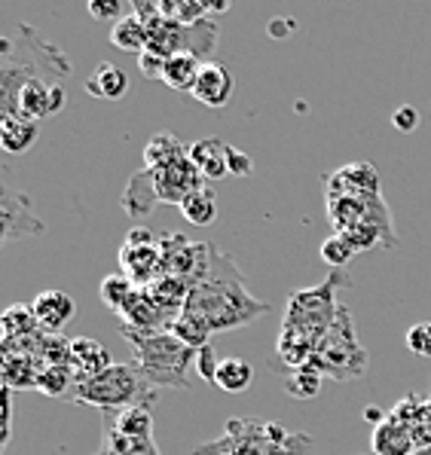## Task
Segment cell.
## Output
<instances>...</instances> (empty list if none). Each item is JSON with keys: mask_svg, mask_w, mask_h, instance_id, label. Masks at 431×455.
Returning <instances> with one entry per match:
<instances>
[{"mask_svg": "<svg viewBox=\"0 0 431 455\" xmlns=\"http://www.w3.org/2000/svg\"><path fill=\"white\" fill-rule=\"evenodd\" d=\"M229 144H224L220 138H203V141L190 144V159L193 165L203 172L205 180H220L229 174Z\"/></svg>", "mask_w": 431, "mask_h": 455, "instance_id": "obj_18", "label": "cell"}, {"mask_svg": "<svg viewBox=\"0 0 431 455\" xmlns=\"http://www.w3.org/2000/svg\"><path fill=\"white\" fill-rule=\"evenodd\" d=\"M352 278L349 272H331L328 282L315 284V288L294 291L288 297V309L282 318L279 342H275V355L284 363L282 370H300L309 367L315 346L322 342V336L331 331L333 318L339 312V288H349Z\"/></svg>", "mask_w": 431, "mask_h": 455, "instance_id": "obj_1", "label": "cell"}, {"mask_svg": "<svg viewBox=\"0 0 431 455\" xmlns=\"http://www.w3.org/2000/svg\"><path fill=\"white\" fill-rule=\"evenodd\" d=\"M284 391H288L291 397H297V401H312V397H318V391H322V376L309 367L288 370V376H284Z\"/></svg>", "mask_w": 431, "mask_h": 455, "instance_id": "obj_33", "label": "cell"}, {"mask_svg": "<svg viewBox=\"0 0 431 455\" xmlns=\"http://www.w3.org/2000/svg\"><path fill=\"white\" fill-rule=\"evenodd\" d=\"M251 382H254V367L245 358H220L218 379H214L218 388L229 391V395H239V391H245Z\"/></svg>", "mask_w": 431, "mask_h": 455, "instance_id": "obj_29", "label": "cell"}, {"mask_svg": "<svg viewBox=\"0 0 431 455\" xmlns=\"http://www.w3.org/2000/svg\"><path fill=\"white\" fill-rule=\"evenodd\" d=\"M71 352H74V373L80 376H99L108 367H114V358L110 352L101 346V342L89 339V336H76L71 339Z\"/></svg>", "mask_w": 431, "mask_h": 455, "instance_id": "obj_20", "label": "cell"}, {"mask_svg": "<svg viewBox=\"0 0 431 455\" xmlns=\"http://www.w3.org/2000/svg\"><path fill=\"white\" fill-rule=\"evenodd\" d=\"M328 196H355V199H377L379 174L371 163L343 165L328 178Z\"/></svg>", "mask_w": 431, "mask_h": 455, "instance_id": "obj_11", "label": "cell"}, {"mask_svg": "<svg viewBox=\"0 0 431 455\" xmlns=\"http://www.w3.org/2000/svg\"><path fill=\"white\" fill-rule=\"evenodd\" d=\"M373 452L377 455H413L416 440L410 425L395 412H386V422L373 428Z\"/></svg>", "mask_w": 431, "mask_h": 455, "instance_id": "obj_15", "label": "cell"}, {"mask_svg": "<svg viewBox=\"0 0 431 455\" xmlns=\"http://www.w3.org/2000/svg\"><path fill=\"white\" fill-rule=\"evenodd\" d=\"M120 269L135 288H150L163 275V251H159V235L148 227H135L123 239L120 248Z\"/></svg>", "mask_w": 431, "mask_h": 455, "instance_id": "obj_8", "label": "cell"}, {"mask_svg": "<svg viewBox=\"0 0 431 455\" xmlns=\"http://www.w3.org/2000/svg\"><path fill=\"white\" fill-rule=\"evenodd\" d=\"M392 412L410 425L413 440H416V450H426V446H431V395L428 397H419V395L401 397V401L392 407Z\"/></svg>", "mask_w": 431, "mask_h": 455, "instance_id": "obj_17", "label": "cell"}, {"mask_svg": "<svg viewBox=\"0 0 431 455\" xmlns=\"http://www.w3.org/2000/svg\"><path fill=\"white\" fill-rule=\"evenodd\" d=\"M172 333L178 336L184 346H190V348H205V346H212V327H208V321L203 318V315H196V312H190V309H184L178 315V321L172 324Z\"/></svg>", "mask_w": 431, "mask_h": 455, "instance_id": "obj_28", "label": "cell"}, {"mask_svg": "<svg viewBox=\"0 0 431 455\" xmlns=\"http://www.w3.org/2000/svg\"><path fill=\"white\" fill-rule=\"evenodd\" d=\"M193 98L214 110L227 108L229 98H233V74H229V68L220 65V61H205L196 86H193Z\"/></svg>", "mask_w": 431, "mask_h": 455, "instance_id": "obj_13", "label": "cell"}, {"mask_svg": "<svg viewBox=\"0 0 431 455\" xmlns=\"http://www.w3.org/2000/svg\"><path fill=\"white\" fill-rule=\"evenodd\" d=\"M44 361L31 352H4V388H37Z\"/></svg>", "mask_w": 431, "mask_h": 455, "instance_id": "obj_19", "label": "cell"}, {"mask_svg": "<svg viewBox=\"0 0 431 455\" xmlns=\"http://www.w3.org/2000/svg\"><path fill=\"white\" fill-rule=\"evenodd\" d=\"M187 147L180 141L178 135H172V132H159V135H153L148 147H144V165L148 168H163L169 163H175V159L187 156Z\"/></svg>", "mask_w": 431, "mask_h": 455, "instance_id": "obj_26", "label": "cell"}, {"mask_svg": "<svg viewBox=\"0 0 431 455\" xmlns=\"http://www.w3.org/2000/svg\"><path fill=\"white\" fill-rule=\"evenodd\" d=\"M419 123H422V116H419V110H416L413 104H401V108L392 114V125L398 132H404V135L419 129Z\"/></svg>", "mask_w": 431, "mask_h": 455, "instance_id": "obj_37", "label": "cell"}, {"mask_svg": "<svg viewBox=\"0 0 431 455\" xmlns=\"http://www.w3.org/2000/svg\"><path fill=\"white\" fill-rule=\"evenodd\" d=\"M138 68H141V74H144V76H150V80H163L165 55L153 52V49H144V52L138 55Z\"/></svg>", "mask_w": 431, "mask_h": 455, "instance_id": "obj_39", "label": "cell"}, {"mask_svg": "<svg viewBox=\"0 0 431 455\" xmlns=\"http://www.w3.org/2000/svg\"><path fill=\"white\" fill-rule=\"evenodd\" d=\"M12 395H16L12 388H4V440H0L4 446L12 437Z\"/></svg>", "mask_w": 431, "mask_h": 455, "instance_id": "obj_41", "label": "cell"}, {"mask_svg": "<svg viewBox=\"0 0 431 455\" xmlns=\"http://www.w3.org/2000/svg\"><path fill=\"white\" fill-rule=\"evenodd\" d=\"M227 163H229V174H235V178H248L251 174V156H245V153H239L235 147H229V156H227Z\"/></svg>", "mask_w": 431, "mask_h": 455, "instance_id": "obj_40", "label": "cell"}, {"mask_svg": "<svg viewBox=\"0 0 431 455\" xmlns=\"http://www.w3.org/2000/svg\"><path fill=\"white\" fill-rule=\"evenodd\" d=\"M407 348L419 358H431V321L413 324L407 331Z\"/></svg>", "mask_w": 431, "mask_h": 455, "instance_id": "obj_35", "label": "cell"}, {"mask_svg": "<svg viewBox=\"0 0 431 455\" xmlns=\"http://www.w3.org/2000/svg\"><path fill=\"white\" fill-rule=\"evenodd\" d=\"M364 422H371L373 428H377V425L386 422V416H382V410H377V407H367L364 410Z\"/></svg>", "mask_w": 431, "mask_h": 455, "instance_id": "obj_43", "label": "cell"}, {"mask_svg": "<svg viewBox=\"0 0 431 455\" xmlns=\"http://www.w3.org/2000/svg\"><path fill=\"white\" fill-rule=\"evenodd\" d=\"M0 327H4V342H19V339H25V336L40 331L37 318H34V309L25 303H12L10 309L0 315Z\"/></svg>", "mask_w": 431, "mask_h": 455, "instance_id": "obj_27", "label": "cell"}, {"mask_svg": "<svg viewBox=\"0 0 431 455\" xmlns=\"http://www.w3.org/2000/svg\"><path fill=\"white\" fill-rule=\"evenodd\" d=\"M153 172V184H156V193H159V202L165 205H184V199L190 193L203 190L205 187V178L190 159V150L187 156L175 159V163L163 165V168H150Z\"/></svg>", "mask_w": 431, "mask_h": 455, "instance_id": "obj_9", "label": "cell"}, {"mask_svg": "<svg viewBox=\"0 0 431 455\" xmlns=\"http://www.w3.org/2000/svg\"><path fill=\"white\" fill-rule=\"evenodd\" d=\"M367 363H371V358H367V348L358 342L349 306H339L331 331L315 346L309 370H315L322 379L328 376L333 382H352L367 373Z\"/></svg>", "mask_w": 431, "mask_h": 455, "instance_id": "obj_7", "label": "cell"}, {"mask_svg": "<svg viewBox=\"0 0 431 455\" xmlns=\"http://www.w3.org/2000/svg\"><path fill=\"white\" fill-rule=\"evenodd\" d=\"M364 455H377V452H364Z\"/></svg>", "mask_w": 431, "mask_h": 455, "instance_id": "obj_46", "label": "cell"}, {"mask_svg": "<svg viewBox=\"0 0 431 455\" xmlns=\"http://www.w3.org/2000/svg\"><path fill=\"white\" fill-rule=\"evenodd\" d=\"M269 37H288L291 31H297V22L294 19H284V16H279V19H273V22H269Z\"/></svg>", "mask_w": 431, "mask_h": 455, "instance_id": "obj_42", "label": "cell"}, {"mask_svg": "<svg viewBox=\"0 0 431 455\" xmlns=\"http://www.w3.org/2000/svg\"><path fill=\"white\" fill-rule=\"evenodd\" d=\"M110 44H114L116 49H123V52L141 55L144 49H148V28H144L141 19L129 10L120 22L110 28Z\"/></svg>", "mask_w": 431, "mask_h": 455, "instance_id": "obj_25", "label": "cell"}, {"mask_svg": "<svg viewBox=\"0 0 431 455\" xmlns=\"http://www.w3.org/2000/svg\"><path fill=\"white\" fill-rule=\"evenodd\" d=\"M34 318H37L44 333H61L68 327V321L74 318L76 306L65 291H44L37 293V299L31 303Z\"/></svg>", "mask_w": 431, "mask_h": 455, "instance_id": "obj_14", "label": "cell"}, {"mask_svg": "<svg viewBox=\"0 0 431 455\" xmlns=\"http://www.w3.org/2000/svg\"><path fill=\"white\" fill-rule=\"evenodd\" d=\"M156 205H159V193H156V184H153L150 168L132 174L126 190H123V212H126L132 220H144Z\"/></svg>", "mask_w": 431, "mask_h": 455, "instance_id": "obj_16", "label": "cell"}, {"mask_svg": "<svg viewBox=\"0 0 431 455\" xmlns=\"http://www.w3.org/2000/svg\"><path fill=\"white\" fill-rule=\"evenodd\" d=\"M218 367H220V358L214 355V348L212 346L199 348V352H196V373L203 376L205 382L218 379Z\"/></svg>", "mask_w": 431, "mask_h": 455, "instance_id": "obj_38", "label": "cell"}, {"mask_svg": "<svg viewBox=\"0 0 431 455\" xmlns=\"http://www.w3.org/2000/svg\"><path fill=\"white\" fill-rule=\"evenodd\" d=\"M159 397L156 388H150L141 376L138 363H114L99 376H76L74 391L68 401L86 403L99 412L104 410H126V407H153Z\"/></svg>", "mask_w": 431, "mask_h": 455, "instance_id": "obj_6", "label": "cell"}, {"mask_svg": "<svg viewBox=\"0 0 431 455\" xmlns=\"http://www.w3.org/2000/svg\"><path fill=\"white\" fill-rule=\"evenodd\" d=\"M227 10H229L227 0H218V4H208V12H227Z\"/></svg>", "mask_w": 431, "mask_h": 455, "instance_id": "obj_44", "label": "cell"}, {"mask_svg": "<svg viewBox=\"0 0 431 455\" xmlns=\"http://www.w3.org/2000/svg\"><path fill=\"white\" fill-rule=\"evenodd\" d=\"M312 437L288 431L279 422L257 419H229L220 437L196 446L190 455H309Z\"/></svg>", "mask_w": 431, "mask_h": 455, "instance_id": "obj_4", "label": "cell"}, {"mask_svg": "<svg viewBox=\"0 0 431 455\" xmlns=\"http://www.w3.org/2000/svg\"><path fill=\"white\" fill-rule=\"evenodd\" d=\"M413 455H431V446H426V450H416Z\"/></svg>", "mask_w": 431, "mask_h": 455, "instance_id": "obj_45", "label": "cell"}, {"mask_svg": "<svg viewBox=\"0 0 431 455\" xmlns=\"http://www.w3.org/2000/svg\"><path fill=\"white\" fill-rule=\"evenodd\" d=\"M120 333L126 336L135 348V363L141 370V376L148 379L150 388H190V363H196V348L184 346L172 331L163 333H138L120 327Z\"/></svg>", "mask_w": 431, "mask_h": 455, "instance_id": "obj_5", "label": "cell"}, {"mask_svg": "<svg viewBox=\"0 0 431 455\" xmlns=\"http://www.w3.org/2000/svg\"><path fill=\"white\" fill-rule=\"evenodd\" d=\"M74 382H76V373L71 367H52V363H44L40 370V379H37V391L50 397H71L74 391Z\"/></svg>", "mask_w": 431, "mask_h": 455, "instance_id": "obj_32", "label": "cell"}, {"mask_svg": "<svg viewBox=\"0 0 431 455\" xmlns=\"http://www.w3.org/2000/svg\"><path fill=\"white\" fill-rule=\"evenodd\" d=\"M40 217L31 212V199L25 193H16L10 184L4 187V242H12L19 235H40L44 233Z\"/></svg>", "mask_w": 431, "mask_h": 455, "instance_id": "obj_12", "label": "cell"}, {"mask_svg": "<svg viewBox=\"0 0 431 455\" xmlns=\"http://www.w3.org/2000/svg\"><path fill=\"white\" fill-rule=\"evenodd\" d=\"M355 254H358L355 244L346 239V235H331V239L322 244V260L331 266V272H343Z\"/></svg>", "mask_w": 431, "mask_h": 455, "instance_id": "obj_34", "label": "cell"}, {"mask_svg": "<svg viewBox=\"0 0 431 455\" xmlns=\"http://www.w3.org/2000/svg\"><path fill=\"white\" fill-rule=\"evenodd\" d=\"M92 455H163V452H159L153 434L150 437H132V434L104 428L101 425V443H99V452H92Z\"/></svg>", "mask_w": 431, "mask_h": 455, "instance_id": "obj_21", "label": "cell"}, {"mask_svg": "<svg viewBox=\"0 0 431 455\" xmlns=\"http://www.w3.org/2000/svg\"><path fill=\"white\" fill-rule=\"evenodd\" d=\"M68 104L65 98V89L61 86H52V83H44V80H31L22 86V92L16 98V116H25V120H50V116L61 114Z\"/></svg>", "mask_w": 431, "mask_h": 455, "instance_id": "obj_10", "label": "cell"}, {"mask_svg": "<svg viewBox=\"0 0 431 455\" xmlns=\"http://www.w3.org/2000/svg\"><path fill=\"white\" fill-rule=\"evenodd\" d=\"M184 309L203 315L208 327H212V333H227V331H239L245 324H254L269 306L248 293L235 260L212 244L208 272L203 282L190 291V299H187Z\"/></svg>", "mask_w": 431, "mask_h": 455, "instance_id": "obj_2", "label": "cell"}, {"mask_svg": "<svg viewBox=\"0 0 431 455\" xmlns=\"http://www.w3.org/2000/svg\"><path fill=\"white\" fill-rule=\"evenodd\" d=\"M86 92L95 95V98L116 101V98H123L129 92V76L116 65H110V61H101V65L92 71V76L86 80Z\"/></svg>", "mask_w": 431, "mask_h": 455, "instance_id": "obj_22", "label": "cell"}, {"mask_svg": "<svg viewBox=\"0 0 431 455\" xmlns=\"http://www.w3.org/2000/svg\"><path fill=\"white\" fill-rule=\"evenodd\" d=\"M141 291V288H135V284L129 282L123 272H116V275H108L101 282V299H104V306H108L110 312H116V315H123L129 309V303L135 299V293Z\"/></svg>", "mask_w": 431, "mask_h": 455, "instance_id": "obj_30", "label": "cell"}, {"mask_svg": "<svg viewBox=\"0 0 431 455\" xmlns=\"http://www.w3.org/2000/svg\"><path fill=\"white\" fill-rule=\"evenodd\" d=\"M71 74V61L59 46L44 40L34 25H19L16 37H0V110L16 116V98L25 83L44 80L61 86Z\"/></svg>", "mask_w": 431, "mask_h": 455, "instance_id": "obj_3", "label": "cell"}, {"mask_svg": "<svg viewBox=\"0 0 431 455\" xmlns=\"http://www.w3.org/2000/svg\"><path fill=\"white\" fill-rule=\"evenodd\" d=\"M40 135V123L25 116H0V141L6 153H28Z\"/></svg>", "mask_w": 431, "mask_h": 455, "instance_id": "obj_23", "label": "cell"}, {"mask_svg": "<svg viewBox=\"0 0 431 455\" xmlns=\"http://www.w3.org/2000/svg\"><path fill=\"white\" fill-rule=\"evenodd\" d=\"M180 214L190 223H196V227H208L218 217V199H214V193L208 187H203V190L187 196L184 205H180Z\"/></svg>", "mask_w": 431, "mask_h": 455, "instance_id": "obj_31", "label": "cell"}, {"mask_svg": "<svg viewBox=\"0 0 431 455\" xmlns=\"http://www.w3.org/2000/svg\"><path fill=\"white\" fill-rule=\"evenodd\" d=\"M199 71H203V61L199 59H193V55H172V59H165L163 83L169 89H175V92H193Z\"/></svg>", "mask_w": 431, "mask_h": 455, "instance_id": "obj_24", "label": "cell"}, {"mask_svg": "<svg viewBox=\"0 0 431 455\" xmlns=\"http://www.w3.org/2000/svg\"><path fill=\"white\" fill-rule=\"evenodd\" d=\"M89 16L116 25L123 19V4L120 0H92V4H89Z\"/></svg>", "mask_w": 431, "mask_h": 455, "instance_id": "obj_36", "label": "cell"}]
</instances>
